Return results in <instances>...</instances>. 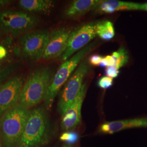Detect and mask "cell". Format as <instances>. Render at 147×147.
<instances>
[{
    "mask_svg": "<svg viewBox=\"0 0 147 147\" xmlns=\"http://www.w3.org/2000/svg\"><path fill=\"white\" fill-rule=\"evenodd\" d=\"M143 11H147V3H143Z\"/></svg>",
    "mask_w": 147,
    "mask_h": 147,
    "instance_id": "obj_25",
    "label": "cell"
},
{
    "mask_svg": "<svg viewBox=\"0 0 147 147\" xmlns=\"http://www.w3.org/2000/svg\"><path fill=\"white\" fill-rule=\"evenodd\" d=\"M13 1L11 0H0V9L10 5L13 3Z\"/></svg>",
    "mask_w": 147,
    "mask_h": 147,
    "instance_id": "obj_24",
    "label": "cell"
},
{
    "mask_svg": "<svg viewBox=\"0 0 147 147\" xmlns=\"http://www.w3.org/2000/svg\"><path fill=\"white\" fill-rule=\"evenodd\" d=\"M50 125L44 108L30 110L21 140L18 147H40L50 138Z\"/></svg>",
    "mask_w": 147,
    "mask_h": 147,
    "instance_id": "obj_2",
    "label": "cell"
},
{
    "mask_svg": "<svg viewBox=\"0 0 147 147\" xmlns=\"http://www.w3.org/2000/svg\"><path fill=\"white\" fill-rule=\"evenodd\" d=\"M95 47V42L89 44L61 65L51 80L44 99L47 110H51L56 95L70 78L74 70Z\"/></svg>",
    "mask_w": 147,
    "mask_h": 147,
    "instance_id": "obj_4",
    "label": "cell"
},
{
    "mask_svg": "<svg viewBox=\"0 0 147 147\" xmlns=\"http://www.w3.org/2000/svg\"><path fill=\"white\" fill-rule=\"evenodd\" d=\"M79 135L74 132L67 131L64 132L60 137V140L65 142L67 144L72 145L79 140Z\"/></svg>",
    "mask_w": 147,
    "mask_h": 147,
    "instance_id": "obj_19",
    "label": "cell"
},
{
    "mask_svg": "<svg viewBox=\"0 0 147 147\" xmlns=\"http://www.w3.org/2000/svg\"><path fill=\"white\" fill-rule=\"evenodd\" d=\"M103 57L99 55H92L88 58V63L93 66H99Z\"/></svg>",
    "mask_w": 147,
    "mask_h": 147,
    "instance_id": "obj_22",
    "label": "cell"
},
{
    "mask_svg": "<svg viewBox=\"0 0 147 147\" xmlns=\"http://www.w3.org/2000/svg\"><path fill=\"white\" fill-rule=\"evenodd\" d=\"M39 18L33 14L13 9L0 11V30L14 36L33 30L38 25Z\"/></svg>",
    "mask_w": 147,
    "mask_h": 147,
    "instance_id": "obj_5",
    "label": "cell"
},
{
    "mask_svg": "<svg viewBox=\"0 0 147 147\" xmlns=\"http://www.w3.org/2000/svg\"><path fill=\"white\" fill-rule=\"evenodd\" d=\"M72 30L58 27L50 32L49 40L42 59L57 58L62 55L67 47Z\"/></svg>",
    "mask_w": 147,
    "mask_h": 147,
    "instance_id": "obj_10",
    "label": "cell"
},
{
    "mask_svg": "<svg viewBox=\"0 0 147 147\" xmlns=\"http://www.w3.org/2000/svg\"><path fill=\"white\" fill-rule=\"evenodd\" d=\"M112 56L116 62L115 67L118 70L126 65L129 61L128 53L125 48L123 46L119 47L117 51L112 53Z\"/></svg>",
    "mask_w": 147,
    "mask_h": 147,
    "instance_id": "obj_18",
    "label": "cell"
},
{
    "mask_svg": "<svg viewBox=\"0 0 147 147\" xmlns=\"http://www.w3.org/2000/svg\"><path fill=\"white\" fill-rule=\"evenodd\" d=\"M138 127L147 128V117L106 122L100 125L98 131L101 134H112L125 129Z\"/></svg>",
    "mask_w": 147,
    "mask_h": 147,
    "instance_id": "obj_12",
    "label": "cell"
},
{
    "mask_svg": "<svg viewBox=\"0 0 147 147\" xmlns=\"http://www.w3.org/2000/svg\"><path fill=\"white\" fill-rule=\"evenodd\" d=\"M105 73L106 76L114 79L118 76L120 71L115 66H109L105 69Z\"/></svg>",
    "mask_w": 147,
    "mask_h": 147,
    "instance_id": "obj_21",
    "label": "cell"
},
{
    "mask_svg": "<svg viewBox=\"0 0 147 147\" xmlns=\"http://www.w3.org/2000/svg\"><path fill=\"white\" fill-rule=\"evenodd\" d=\"M0 147H3L2 146V140H1V137L0 136Z\"/></svg>",
    "mask_w": 147,
    "mask_h": 147,
    "instance_id": "obj_27",
    "label": "cell"
},
{
    "mask_svg": "<svg viewBox=\"0 0 147 147\" xmlns=\"http://www.w3.org/2000/svg\"><path fill=\"white\" fill-rule=\"evenodd\" d=\"M19 8L29 13H49L54 6V2L50 0H20Z\"/></svg>",
    "mask_w": 147,
    "mask_h": 147,
    "instance_id": "obj_15",
    "label": "cell"
},
{
    "mask_svg": "<svg viewBox=\"0 0 147 147\" xmlns=\"http://www.w3.org/2000/svg\"><path fill=\"white\" fill-rule=\"evenodd\" d=\"M113 84V80L108 76H104L100 78L98 81V86L100 88L106 89L109 88Z\"/></svg>",
    "mask_w": 147,
    "mask_h": 147,
    "instance_id": "obj_20",
    "label": "cell"
},
{
    "mask_svg": "<svg viewBox=\"0 0 147 147\" xmlns=\"http://www.w3.org/2000/svg\"><path fill=\"white\" fill-rule=\"evenodd\" d=\"M2 32L1 31V30H0V37L2 36Z\"/></svg>",
    "mask_w": 147,
    "mask_h": 147,
    "instance_id": "obj_28",
    "label": "cell"
},
{
    "mask_svg": "<svg viewBox=\"0 0 147 147\" xmlns=\"http://www.w3.org/2000/svg\"><path fill=\"white\" fill-rule=\"evenodd\" d=\"M47 29L33 30L25 33L20 39L21 56L28 61L42 59L49 40Z\"/></svg>",
    "mask_w": 147,
    "mask_h": 147,
    "instance_id": "obj_6",
    "label": "cell"
},
{
    "mask_svg": "<svg viewBox=\"0 0 147 147\" xmlns=\"http://www.w3.org/2000/svg\"><path fill=\"white\" fill-rule=\"evenodd\" d=\"M51 74L48 67L39 68L32 71L23 85L18 104L30 109L41 102L52 79Z\"/></svg>",
    "mask_w": 147,
    "mask_h": 147,
    "instance_id": "obj_3",
    "label": "cell"
},
{
    "mask_svg": "<svg viewBox=\"0 0 147 147\" xmlns=\"http://www.w3.org/2000/svg\"><path fill=\"white\" fill-rule=\"evenodd\" d=\"M20 68V64L17 62L0 65V84L15 75Z\"/></svg>",
    "mask_w": 147,
    "mask_h": 147,
    "instance_id": "obj_17",
    "label": "cell"
},
{
    "mask_svg": "<svg viewBox=\"0 0 147 147\" xmlns=\"http://www.w3.org/2000/svg\"><path fill=\"white\" fill-rule=\"evenodd\" d=\"M86 91L87 84H84L75 99L62 117L61 126L63 131L73 130L80 124L81 121V108Z\"/></svg>",
    "mask_w": 147,
    "mask_h": 147,
    "instance_id": "obj_11",
    "label": "cell"
},
{
    "mask_svg": "<svg viewBox=\"0 0 147 147\" xmlns=\"http://www.w3.org/2000/svg\"><path fill=\"white\" fill-rule=\"evenodd\" d=\"M89 70L88 63L87 60H83L64 85L58 102V111L61 117L65 114L78 96L82 87L84 78Z\"/></svg>",
    "mask_w": 147,
    "mask_h": 147,
    "instance_id": "obj_7",
    "label": "cell"
},
{
    "mask_svg": "<svg viewBox=\"0 0 147 147\" xmlns=\"http://www.w3.org/2000/svg\"><path fill=\"white\" fill-rule=\"evenodd\" d=\"M62 147H73L72 145H70V144H65Z\"/></svg>",
    "mask_w": 147,
    "mask_h": 147,
    "instance_id": "obj_26",
    "label": "cell"
},
{
    "mask_svg": "<svg viewBox=\"0 0 147 147\" xmlns=\"http://www.w3.org/2000/svg\"><path fill=\"white\" fill-rule=\"evenodd\" d=\"M25 80L24 74H15L0 84V117L18 104Z\"/></svg>",
    "mask_w": 147,
    "mask_h": 147,
    "instance_id": "obj_8",
    "label": "cell"
},
{
    "mask_svg": "<svg viewBox=\"0 0 147 147\" xmlns=\"http://www.w3.org/2000/svg\"><path fill=\"white\" fill-rule=\"evenodd\" d=\"M30 109L18 104L0 117V136L3 147H18Z\"/></svg>",
    "mask_w": 147,
    "mask_h": 147,
    "instance_id": "obj_1",
    "label": "cell"
},
{
    "mask_svg": "<svg viewBox=\"0 0 147 147\" xmlns=\"http://www.w3.org/2000/svg\"><path fill=\"white\" fill-rule=\"evenodd\" d=\"M96 35L103 40L108 41L115 35V27L113 23L109 20L99 21L95 24Z\"/></svg>",
    "mask_w": 147,
    "mask_h": 147,
    "instance_id": "obj_16",
    "label": "cell"
},
{
    "mask_svg": "<svg viewBox=\"0 0 147 147\" xmlns=\"http://www.w3.org/2000/svg\"><path fill=\"white\" fill-rule=\"evenodd\" d=\"M103 0H75L73 1L65 11V16L69 18H77L84 16L95 9Z\"/></svg>",
    "mask_w": 147,
    "mask_h": 147,
    "instance_id": "obj_14",
    "label": "cell"
},
{
    "mask_svg": "<svg viewBox=\"0 0 147 147\" xmlns=\"http://www.w3.org/2000/svg\"><path fill=\"white\" fill-rule=\"evenodd\" d=\"M143 10V4L118 0H105L95 9L99 14H111L118 11Z\"/></svg>",
    "mask_w": 147,
    "mask_h": 147,
    "instance_id": "obj_13",
    "label": "cell"
},
{
    "mask_svg": "<svg viewBox=\"0 0 147 147\" xmlns=\"http://www.w3.org/2000/svg\"><path fill=\"white\" fill-rule=\"evenodd\" d=\"M96 35L95 24L94 23L87 24L72 30L65 50L61 56L62 61H67L75 53L86 47Z\"/></svg>",
    "mask_w": 147,
    "mask_h": 147,
    "instance_id": "obj_9",
    "label": "cell"
},
{
    "mask_svg": "<svg viewBox=\"0 0 147 147\" xmlns=\"http://www.w3.org/2000/svg\"><path fill=\"white\" fill-rule=\"evenodd\" d=\"M8 55L7 50L5 47L0 44V62L3 60Z\"/></svg>",
    "mask_w": 147,
    "mask_h": 147,
    "instance_id": "obj_23",
    "label": "cell"
}]
</instances>
